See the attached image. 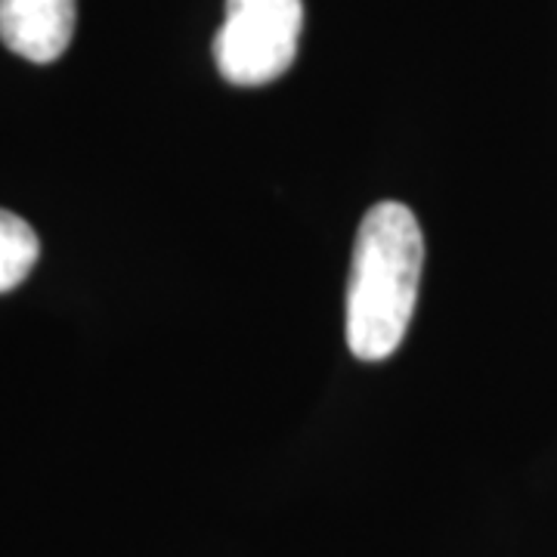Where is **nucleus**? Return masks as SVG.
I'll return each instance as SVG.
<instances>
[{"label":"nucleus","mask_w":557,"mask_h":557,"mask_svg":"<svg viewBox=\"0 0 557 557\" xmlns=\"http://www.w3.org/2000/svg\"><path fill=\"white\" fill-rule=\"evenodd\" d=\"M424 267L416 214L399 201H379L359 223L347 282V344L362 362L397 350L412 322Z\"/></svg>","instance_id":"nucleus-1"},{"label":"nucleus","mask_w":557,"mask_h":557,"mask_svg":"<svg viewBox=\"0 0 557 557\" xmlns=\"http://www.w3.org/2000/svg\"><path fill=\"white\" fill-rule=\"evenodd\" d=\"M304 0H226L214 38L218 72L236 87H263L282 78L298 57Z\"/></svg>","instance_id":"nucleus-2"},{"label":"nucleus","mask_w":557,"mask_h":557,"mask_svg":"<svg viewBox=\"0 0 557 557\" xmlns=\"http://www.w3.org/2000/svg\"><path fill=\"white\" fill-rule=\"evenodd\" d=\"M78 0H0V40L22 60L57 62L75 35Z\"/></svg>","instance_id":"nucleus-3"},{"label":"nucleus","mask_w":557,"mask_h":557,"mask_svg":"<svg viewBox=\"0 0 557 557\" xmlns=\"http://www.w3.org/2000/svg\"><path fill=\"white\" fill-rule=\"evenodd\" d=\"M38 255L40 242L35 230L13 211L0 208V295L13 292L28 278Z\"/></svg>","instance_id":"nucleus-4"}]
</instances>
